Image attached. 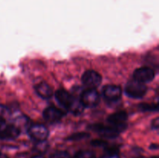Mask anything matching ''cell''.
<instances>
[{
    "mask_svg": "<svg viewBox=\"0 0 159 158\" xmlns=\"http://www.w3.org/2000/svg\"><path fill=\"white\" fill-rule=\"evenodd\" d=\"M125 92L129 97L132 99H141L147 92V87L145 84L132 79L126 85Z\"/></svg>",
    "mask_w": 159,
    "mask_h": 158,
    "instance_id": "1",
    "label": "cell"
},
{
    "mask_svg": "<svg viewBox=\"0 0 159 158\" xmlns=\"http://www.w3.org/2000/svg\"><path fill=\"white\" fill-rule=\"evenodd\" d=\"M127 118L128 116L126 112L120 111L109 116L107 122L110 126L113 127L116 131L120 133L127 128Z\"/></svg>",
    "mask_w": 159,
    "mask_h": 158,
    "instance_id": "2",
    "label": "cell"
},
{
    "mask_svg": "<svg viewBox=\"0 0 159 158\" xmlns=\"http://www.w3.org/2000/svg\"><path fill=\"white\" fill-rule=\"evenodd\" d=\"M79 99L84 107L93 108L99 104L100 101V95L96 89L87 88L82 91Z\"/></svg>",
    "mask_w": 159,
    "mask_h": 158,
    "instance_id": "3",
    "label": "cell"
},
{
    "mask_svg": "<svg viewBox=\"0 0 159 158\" xmlns=\"http://www.w3.org/2000/svg\"><path fill=\"white\" fill-rule=\"evenodd\" d=\"M82 81L87 88L96 89L102 82V76L97 71L89 70L83 74L82 77Z\"/></svg>",
    "mask_w": 159,
    "mask_h": 158,
    "instance_id": "4",
    "label": "cell"
},
{
    "mask_svg": "<svg viewBox=\"0 0 159 158\" xmlns=\"http://www.w3.org/2000/svg\"><path fill=\"white\" fill-rule=\"evenodd\" d=\"M20 133V129L16 125L6 121H0V139H13L18 137Z\"/></svg>",
    "mask_w": 159,
    "mask_h": 158,
    "instance_id": "5",
    "label": "cell"
},
{
    "mask_svg": "<svg viewBox=\"0 0 159 158\" xmlns=\"http://www.w3.org/2000/svg\"><path fill=\"white\" fill-rule=\"evenodd\" d=\"M28 134L34 140L43 142L48 139L49 130L42 124H34L28 129Z\"/></svg>",
    "mask_w": 159,
    "mask_h": 158,
    "instance_id": "6",
    "label": "cell"
},
{
    "mask_svg": "<svg viewBox=\"0 0 159 158\" xmlns=\"http://www.w3.org/2000/svg\"><path fill=\"white\" fill-rule=\"evenodd\" d=\"M102 96L109 102H116L122 95V89L118 85H107L102 88Z\"/></svg>",
    "mask_w": 159,
    "mask_h": 158,
    "instance_id": "7",
    "label": "cell"
},
{
    "mask_svg": "<svg viewBox=\"0 0 159 158\" xmlns=\"http://www.w3.org/2000/svg\"><path fill=\"white\" fill-rule=\"evenodd\" d=\"M155 73L153 69L148 67L138 68L134 71L133 77L134 79L143 84L150 82L155 78Z\"/></svg>",
    "mask_w": 159,
    "mask_h": 158,
    "instance_id": "8",
    "label": "cell"
},
{
    "mask_svg": "<svg viewBox=\"0 0 159 158\" xmlns=\"http://www.w3.org/2000/svg\"><path fill=\"white\" fill-rule=\"evenodd\" d=\"M65 113L54 106H49L43 112V117L50 123H56L61 120Z\"/></svg>",
    "mask_w": 159,
    "mask_h": 158,
    "instance_id": "9",
    "label": "cell"
},
{
    "mask_svg": "<svg viewBox=\"0 0 159 158\" xmlns=\"http://www.w3.org/2000/svg\"><path fill=\"white\" fill-rule=\"evenodd\" d=\"M54 95H55V99L57 102L68 110L74 100V95L70 94L68 91H65V89L57 90Z\"/></svg>",
    "mask_w": 159,
    "mask_h": 158,
    "instance_id": "10",
    "label": "cell"
},
{
    "mask_svg": "<svg viewBox=\"0 0 159 158\" xmlns=\"http://www.w3.org/2000/svg\"><path fill=\"white\" fill-rule=\"evenodd\" d=\"M92 129L96 131L101 136L107 138H115L118 136L119 132L116 131L113 127L110 126L109 125H102V124H95L92 126Z\"/></svg>",
    "mask_w": 159,
    "mask_h": 158,
    "instance_id": "11",
    "label": "cell"
},
{
    "mask_svg": "<svg viewBox=\"0 0 159 158\" xmlns=\"http://www.w3.org/2000/svg\"><path fill=\"white\" fill-rule=\"evenodd\" d=\"M35 91L42 99H48L53 95V90L51 87L46 82H40L34 87Z\"/></svg>",
    "mask_w": 159,
    "mask_h": 158,
    "instance_id": "12",
    "label": "cell"
},
{
    "mask_svg": "<svg viewBox=\"0 0 159 158\" xmlns=\"http://www.w3.org/2000/svg\"><path fill=\"white\" fill-rule=\"evenodd\" d=\"M84 108L85 107L82 105L80 99L79 98H75L74 96V100H73L71 106L68 108V111H70L71 113L75 115H79L83 112Z\"/></svg>",
    "mask_w": 159,
    "mask_h": 158,
    "instance_id": "13",
    "label": "cell"
},
{
    "mask_svg": "<svg viewBox=\"0 0 159 158\" xmlns=\"http://www.w3.org/2000/svg\"><path fill=\"white\" fill-rule=\"evenodd\" d=\"M10 116V109L5 105H0V121H6Z\"/></svg>",
    "mask_w": 159,
    "mask_h": 158,
    "instance_id": "14",
    "label": "cell"
},
{
    "mask_svg": "<svg viewBox=\"0 0 159 158\" xmlns=\"http://www.w3.org/2000/svg\"><path fill=\"white\" fill-rule=\"evenodd\" d=\"M74 158H96V155L89 150H81L76 153Z\"/></svg>",
    "mask_w": 159,
    "mask_h": 158,
    "instance_id": "15",
    "label": "cell"
},
{
    "mask_svg": "<svg viewBox=\"0 0 159 158\" xmlns=\"http://www.w3.org/2000/svg\"><path fill=\"white\" fill-rule=\"evenodd\" d=\"M100 158H120V156L115 149H108Z\"/></svg>",
    "mask_w": 159,
    "mask_h": 158,
    "instance_id": "16",
    "label": "cell"
},
{
    "mask_svg": "<svg viewBox=\"0 0 159 158\" xmlns=\"http://www.w3.org/2000/svg\"><path fill=\"white\" fill-rule=\"evenodd\" d=\"M50 158H71V156L66 151H57L51 154Z\"/></svg>",
    "mask_w": 159,
    "mask_h": 158,
    "instance_id": "17",
    "label": "cell"
},
{
    "mask_svg": "<svg viewBox=\"0 0 159 158\" xmlns=\"http://www.w3.org/2000/svg\"><path fill=\"white\" fill-rule=\"evenodd\" d=\"M141 108L144 111H157L158 110V105H150V104H142L141 105Z\"/></svg>",
    "mask_w": 159,
    "mask_h": 158,
    "instance_id": "18",
    "label": "cell"
},
{
    "mask_svg": "<svg viewBox=\"0 0 159 158\" xmlns=\"http://www.w3.org/2000/svg\"><path fill=\"white\" fill-rule=\"evenodd\" d=\"M87 135L88 134H85V133H78V134H74L73 136H71V139H83V138L86 137Z\"/></svg>",
    "mask_w": 159,
    "mask_h": 158,
    "instance_id": "19",
    "label": "cell"
},
{
    "mask_svg": "<svg viewBox=\"0 0 159 158\" xmlns=\"http://www.w3.org/2000/svg\"><path fill=\"white\" fill-rule=\"evenodd\" d=\"M152 126L155 129H158L159 126V122H158V118H156L155 120L152 121Z\"/></svg>",
    "mask_w": 159,
    "mask_h": 158,
    "instance_id": "20",
    "label": "cell"
},
{
    "mask_svg": "<svg viewBox=\"0 0 159 158\" xmlns=\"http://www.w3.org/2000/svg\"><path fill=\"white\" fill-rule=\"evenodd\" d=\"M0 158H8V156L6 154H4V153L0 152Z\"/></svg>",
    "mask_w": 159,
    "mask_h": 158,
    "instance_id": "21",
    "label": "cell"
},
{
    "mask_svg": "<svg viewBox=\"0 0 159 158\" xmlns=\"http://www.w3.org/2000/svg\"><path fill=\"white\" fill-rule=\"evenodd\" d=\"M32 158H43L42 156H34Z\"/></svg>",
    "mask_w": 159,
    "mask_h": 158,
    "instance_id": "22",
    "label": "cell"
}]
</instances>
